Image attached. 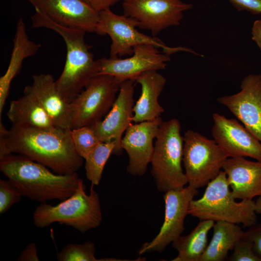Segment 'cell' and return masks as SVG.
I'll use <instances>...</instances> for the list:
<instances>
[{"mask_svg": "<svg viewBox=\"0 0 261 261\" xmlns=\"http://www.w3.org/2000/svg\"><path fill=\"white\" fill-rule=\"evenodd\" d=\"M16 153L49 168L59 174L76 173L83 158L74 147L71 130L27 125L7 130L0 122V158Z\"/></svg>", "mask_w": 261, "mask_h": 261, "instance_id": "6da1fadb", "label": "cell"}, {"mask_svg": "<svg viewBox=\"0 0 261 261\" xmlns=\"http://www.w3.org/2000/svg\"><path fill=\"white\" fill-rule=\"evenodd\" d=\"M0 170L22 196L41 203L67 199L76 191L81 180L76 172L57 174L25 156L12 153L0 158Z\"/></svg>", "mask_w": 261, "mask_h": 261, "instance_id": "7a4b0ae2", "label": "cell"}, {"mask_svg": "<svg viewBox=\"0 0 261 261\" xmlns=\"http://www.w3.org/2000/svg\"><path fill=\"white\" fill-rule=\"evenodd\" d=\"M30 18L32 28L52 29L59 34L65 43L66 61L56 84L62 96L72 102L98 72L97 60L94 58L85 40L86 32L58 24L36 9Z\"/></svg>", "mask_w": 261, "mask_h": 261, "instance_id": "3957f363", "label": "cell"}, {"mask_svg": "<svg viewBox=\"0 0 261 261\" xmlns=\"http://www.w3.org/2000/svg\"><path fill=\"white\" fill-rule=\"evenodd\" d=\"M256 214L252 199L236 201L223 170L206 186L201 198L191 201L188 209V214L200 220L224 221L244 227L256 224Z\"/></svg>", "mask_w": 261, "mask_h": 261, "instance_id": "277c9868", "label": "cell"}, {"mask_svg": "<svg viewBox=\"0 0 261 261\" xmlns=\"http://www.w3.org/2000/svg\"><path fill=\"white\" fill-rule=\"evenodd\" d=\"M102 219L98 193L92 187L87 194L81 179L77 189L70 197L56 205L41 203L33 214L34 224L38 228L58 222L82 233L98 227Z\"/></svg>", "mask_w": 261, "mask_h": 261, "instance_id": "5b68a950", "label": "cell"}, {"mask_svg": "<svg viewBox=\"0 0 261 261\" xmlns=\"http://www.w3.org/2000/svg\"><path fill=\"white\" fill-rule=\"evenodd\" d=\"M176 118L160 125L151 160V173L157 190L165 192L185 187L188 180L182 167L183 136Z\"/></svg>", "mask_w": 261, "mask_h": 261, "instance_id": "8992f818", "label": "cell"}, {"mask_svg": "<svg viewBox=\"0 0 261 261\" xmlns=\"http://www.w3.org/2000/svg\"><path fill=\"white\" fill-rule=\"evenodd\" d=\"M227 158L214 139L190 130L185 132L182 162L188 186H206L222 171Z\"/></svg>", "mask_w": 261, "mask_h": 261, "instance_id": "52a82bcc", "label": "cell"}, {"mask_svg": "<svg viewBox=\"0 0 261 261\" xmlns=\"http://www.w3.org/2000/svg\"><path fill=\"white\" fill-rule=\"evenodd\" d=\"M137 27V23L134 19L124 14L117 15L109 8L99 12V19L95 33L110 36L112 41L111 58L131 56L135 46L143 44L153 45L162 49L163 53L169 55L180 51L193 53L191 50L182 46L169 47L158 38L138 31Z\"/></svg>", "mask_w": 261, "mask_h": 261, "instance_id": "ba28073f", "label": "cell"}, {"mask_svg": "<svg viewBox=\"0 0 261 261\" xmlns=\"http://www.w3.org/2000/svg\"><path fill=\"white\" fill-rule=\"evenodd\" d=\"M123 82L106 74H97L92 78L71 102L72 129L90 127L102 120L111 110Z\"/></svg>", "mask_w": 261, "mask_h": 261, "instance_id": "9c48e42d", "label": "cell"}, {"mask_svg": "<svg viewBox=\"0 0 261 261\" xmlns=\"http://www.w3.org/2000/svg\"><path fill=\"white\" fill-rule=\"evenodd\" d=\"M122 6L124 14L134 19L138 27L156 37L162 30L179 25L184 12L193 5L181 0H123Z\"/></svg>", "mask_w": 261, "mask_h": 261, "instance_id": "30bf717a", "label": "cell"}, {"mask_svg": "<svg viewBox=\"0 0 261 261\" xmlns=\"http://www.w3.org/2000/svg\"><path fill=\"white\" fill-rule=\"evenodd\" d=\"M199 193L198 189L190 186L164 192V219L159 232L150 242L143 245L139 255L156 251L161 253L183 233L184 221L190 202Z\"/></svg>", "mask_w": 261, "mask_h": 261, "instance_id": "8fae6325", "label": "cell"}, {"mask_svg": "<svg viewBox=\"0 0 261 261\" xmlns=\"http://www.w3.org/2000/svg\"><path fill=\"white\" fill-rule=\"evenodd\" d=\"M170 60V55L161 52L156 46L140 44L133 48L132 56L129 58H103L97 59V74L111 75L123 81L133 80L145 72L165 69Z\"/></svg>", "mask_w": 261, "mask_h": 261, "instance_id": "7c38bea8", "label": "cell"}, {"mask_svg": "<svg viewBox=\"0 0 261 261\" xmlns=\"http://www.w3.org/2000/svg\"><path fill=\"white\" fill-rule=\"evenodd\" d=\"M240 87L238 93L219 97L217 101L261 142V75L245 76Z\"/></svg>", "mask_w": 261, "mask_h": 261, "instance_id": "4fadbf2b", "label": "cell"}, {"mask_svg": "<svg viewBox=\"0 0 261 261\" xmlns=\"http://www.w3.org/2000/svg\"><path fill=\"white\" fill-rule=\"evenodd\" d=\"M134 82L131 79L123 81L111 110L104 118L90 126L102 142L115 141L116 146L113 153L115 155L122 153V135L132 121Z\"/></svg>", "mask_w": 261, "mask_h": 261, "instance_id": "5bb4252c", "label": "cell"}, {"mask_svg": "<svg viewBox=\"0 0 261 261\" xmlns=\"http://www.w3.org/2000/svg\"><path fill=\"white\" fill-rule=\"evenodd\" d=\"M212 135L228 157H248L261 161V142L237 120L213 115Z\"/></svg>", "mask_w": 261, "mask_h": 261, "instance_id": "9a60e30c", "label": "cell"}, {"mask_svg": "<svg viewBox=\"0 0 261 261\" xmlns=\"http://www.w3.org/2000/svg\"><path fill=\"white\" fill-rule=\"evenodd\" d=\"M162 119L160 116L149 121L132 123L125 131L121 146L128 154V173L134 176H142L151 162L156 138Z\"/></svg>", "mask_w": 261, "mask_h": 261, "instance_id": "2e32d148", "label": "cell"}, {"mask_svg": "<svg viewBox=\"0 0 261 261\" xmlns=\"http://www.w3.org/2000/svg\"><path fill=\"white\" fill-rule=\"evenodd\" d=\"M34 7L61 25L95 32L99 12L84 0H29Z\"/></svg>", "mask_w": 261, "mask_h": 261, "instance_id": "e0dca14e", "label": "cell"}, {"mask_svg": "<svg viewBox=\"0 0 261 261\" xmlns=\"http://www.w3.org/2000/svg\"><path fill=\"white\" fill-rule=\"evenodd\" d=\"M37 99L58 128L72 130V107L57 89L56 80L48 73L35 74L32 82L26 86Z\"/></svg>", "mask_w": 261, "mask_h": 261, "instance_id": "ac0fdd59", "label": "cell"}, {"mask_svg": "<svg viewBox=\"0 0 261 261\" xmlns=\"http://www.w3.org/2000/svg\"><path fill=\"white\" fill-rule=\"evenodd\" d=\"M222 170L236 199L252 200L261 195V161L242 157H228Z\"/></svg>", "mask_w": 261, "mask_h": 261, "instance_id": "d6986e66", "label": "cell"}, {"mask_svg": "<svg viewBox=\"0 0 261 261\" xmlns=\"http://www.w3.org/2000/svg\"><path fill=\"white\" fill-rule=\"evenodd\" d=\"M133 80L140 85L141 93L133 106L132 121L140 123L160 116L164 110L158 99L166 84V78L153 70L140 74Z\"/></svg>", "mask_w": 261, "mask_h": 261, "instance_id": "ffe728a7", "label": "cell"}, {"mask_svg": "<svg viewBox=\"0 0 261 261\" xmlns=\"http://www.w3.org/2000/svg\"><path fill=\"white\" fill-rule=\"evenodd\" d=\"M13 43L9 65L5 74L0 78V117L12 80L20 72L25 58L34 55L41 46V44H36L29 39L22 18H19L17 22Z\"/></svg>", "mask_w": 261, "mask_h": 261, "instance_id": "44dd1931", "label": "cell"}, {"mask_svg": "<svg viewBox=\"0 0 261 261\" xmlns=\"http://www.w3.org/2000/svg\"><path fill=\"white\" fill-rule=\"evenodd\" d=\"M7 115L14 126L27 125L44 129L56 127L27 87L22 96L10 102Z\"/></svg>", "mask_w": 261, "mask_h": 261, "instance_id": "7402d4cb", "label": "cell"}, {"mask_svg": "<svg viewBox=\"0 0 261 261\" xmlns=\"http://www.w3.org/2000/svg\"><path fill=\"white\" fill-rule=\"evenodd\" d=\"M209 244L200 261H223L227 259L229 251L233 250L244 231L238 224L224 221H217Z\"/></svg>", "mask_w": 261, "mask_h": 261, "instance_id": "603a6c76", "label": "cell"}, {"mask_svg": "<svg viewBox=\"0 0 261 261\" xmlns=\"http://www.w3.org/2000/svg\"><path fill=\"white\" fill-rule=\"evenodd\" d=\"M214 224L211 220H200L189 234L178 237L172 243L178 252L172 261H200L208 245V233Z\"/></svg>", "mask_w": 261, "mask_h": 261, "instance_id": "cb8c5ba5", "label": "cell"}, {"mask_svg": "<svg viewBox=\"0 0 261 261\" xmlns=\"http://www.w3.org/2000/svg\"><path fill=\"white\" fill-rule=\"evenodd\" d=\"M116 146V143L114 140L102 142L85 159L86 177L92 186H98L100 184L105 165Z\"/></svg>", "mask_w": 261, "mask_h": 261, "instance_id": "d4e9b609", "label": "cell"}, {"mask_svg": "<svg viewBox=\"0 0 261 261\" xmlns=\"http://www.w3.org/2000/svg\"><path fill=\"white\" fill-rule=\"evenodd\" d=\"M95 244L87 241L83 244L72 243L66 245L57 254L58 261H101L95 257Z\"/></svg>", "mask_w": 261, "mask_h": 261, "instance_id": "484cf974", "label": "cell"}, {"mask_svg": "<svg viewBox=\"0 0 261 261\" xmlns=\"http://www.w3.org/2000/svg\"><path fill=\"white\" fill-rule=\"evenodd\" d=\"M71 135L77 152L85 160L102 142L89 126L72 129Z\"/></svg>", "mask_w": 261, "mask_h": 261, "instance_id": "4316f807", "label": "cell"}, {"mask_svg": "<svg viewBox=\"0 0 261 261\" xmlns=\"http://www.w3.org/2000/svg\"><path fill=\"white\" fill-rule=\"evenodd\" d=\"M22 196L19 189L10 181L0 179V214H3L18 202Z\"/></svg>", "mask_w": 261, "mask_h": 261, "instance_id": "83f0119b", "label": "cell"}, {"mask_svg": "<svg viewBox=\"0 0 261 261\" xmlns=\"http://www.w3.org/2000/svg\"><path fill=\"white\" fill-rule=\"evenodd\" d=\"M253 244L242 237L235 244L233 252L227 258L230 261H261V258L254 251Z\"/></svg>", "mask_w": 261, "mask_h": 261, "instance_id": "f1b7e54d", "label": "cell"}, {"mask_svg": "<svg viewBox=\"0 0 261 261\" xmlns=\"http://www.w3.org/2000/svg\"><path fill=\"white\" fill-rule=\"evenodd\" d=\"M242 237L252 242L254 251L261 258V223L249 227Z\"/></svg>", "mask_w": 261, "mask_h": 261, "instance_id": "f546056e", "label": "cell"}, {"mask_svg": "<svg viewBox=\"0 0 261 261\" xmlns=\"http://www.w3.org/2000/svg\"><path fill=\"white\" fill-rule=\"evenodd\" d=\"M239 11L245 10L252 14H261V0H229Z\"/></svg>", "mask_w": 261, "mask_h": 261, "instance_id": "4dcf8cb0", "label": "cell"}, {"mask_svg": "<svg viewBox=\"0 0 261 261\" xmlns=\"http://www.w3.org/2000/svg\"><path fill=\"white\" fill-rule=\"evenodd\" d=\"M18 261H39L37 246L35 243L29 244L17 259Z\"/></svg>", "mask_w": 261, "mask_h": 261, "instance_id": "1f68e13d", "label": "cell"}, {"mask_svg": "<svg viewBox=\"0 0 261 261\" xmlns=\"http://www.w3.org/2000/svg\"><path fill=\"white\" fill-rule=\"evenodd\" d=\"M96 11L109 9L120 0H84Z\"/></svg>", "mask_w": 261, "mask_h": 261, "instance_id": "d6a6232c", "label": "cell"}, {"mask_svg": "<svg viewBox=\"0 0 261 261\" xmlns=\"http://www.w3.org/2000/svg\"><path fill=\"white\" fill-rule=\"evenodd\" d=\"M252 39L261 51V19L254 21L251 29Z\"/></svg>", "mask_w": 261, "mask_h": 261, "instance_id": "836d02e7", "label": "cell"}, {"mask_svg": "<svg viewBox=\"0 0 261 261\" xmlns=\"http://www.w3.org/2000/svg\"><path fill=\"white\" fill-rule=\"evenodd\" d=\"M255 203L256 213L261 214V195L258 196L256 201H255Z\"/></svg>", "mask_w": 261, "mask_h": 261, "instance_id": "e575fe53", "label": "cell"}]
</instances>
